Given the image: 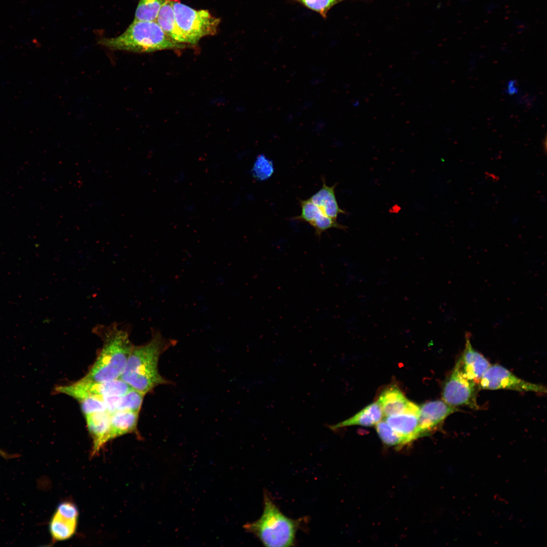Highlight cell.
Listing matches in <instances>:
<instances>
[{
  "instance_id": "cell-2",
  "label": "cell",
  "mask_w": 547,
  "mask_h": 547,
  "mask_svg": "<svg viewBox=\"0 0 547 547\" xmlns=\"http://www.w3.org/2000/svg\"><path fill=\"white\" fill-rule=\"evenodd\" d=\"M93 332L101 338L103 345L93 365L82 379L105 382L119 378L134 345L129 332L116 322L97 325Z\"/></svg>"
},
{
  "instance_id": "cell-15",
  "label": "cell",
  "mask_w": 547,
  "mask_h": 547,
  "mask_svg": "<svg viewBox=\"0 0 547 547\" xmlns=\"http://www.w3.org/2000/svg\"><path fill=\"white\" fill-rule=\"evenodd\" d=\"M418 417L415 414L404 412L386 416L385 421L409 443L422 437Z\"/></svg>"
},
{
  "instance_id": "cell-10",
  "label": "cell",
  "mask_w": 547,
  "mask_h": 547,
  "mask_svg": "<svg viewBox=\"0 0 547 547\" xmlns=\"http://www.w3.org/2000/svg\"><path fill=\"white\" fill-rule=\"evenodd\" d=\"M442 400L426 402L419 406V425L422 437L440 429L446 418L458 411Z\"/></svg>"
},
{
  "instance_id": "cell-7",
  "label": "cell",
  "mask_w": 547,
  "mask_h": 547,
  "mask_svg": "<svg viewBox=\"0 0 547 547\" xmlns=\"http://www.w3.org/2000/svg\"><path fill=\"white\" fill-rule=\"evenodd\" d=\"M132 388L119 378L105 382L81 379L71 384L58 386L55 390L58 393L67 395L79 401L91 397L121 396Z\"/></svg>"
},
{
  "instance_id": "cell-18",
  "label": "cell",
  "mask_w": 547,
  "mask_h": 547,
  "mask_svg": "<svg viewBox=\"0 0 547 547\" xmlns=\"http://www.w3.org/2000/svg\"><path fill=\"white\" fill-rule=\"evenodd\" d=\"M145 395L132 388L121 396H103V400L105 404L106 410L111 414L120 410L139 413Z\"/></svg>"
},
{
  "instance_id": "cell-21",
  "label": "cell",
  "mask_w": 547,
  "mask_h": 547,
  "mask_svg": "<svg viewBox=\"0 0 547 547\" xmlns=\"http://www.w3.org/2000/svg\"><path fill=\"white\" fill-rule=\"evenodd\" d=\"M167 0H139L134 21H155L159 12Z\"/></svg>"
},
{
  "instance_id": "cell-14",
  "label": "cell",
  "mask_w": 547,
  "mask_h": 547,
  "mask_svg": "<svg viewBox=\"0 0 547 547\" xmlns=\"http://www.w3.org/2000/svg\"><path fill=\"white\" fill-rule=\"evenodd\" d=\"M301 209L299 215L293 219L309 223L315 229V235L319 238L324 231L331 228L334 225L333 220L324 215L320 209L309 199L299 200Z\"/></svg>"
},
{
  "instance_id": "cell-23",
  "label": "cell",
  "mask_w": 547,
  "mask_h": 547,
  "mask_svg": "<svg viewBox=\"0 0 547 547\" xmlns=\"http://www.w3.org/2000/svg\"><path fill=\"white\" fill-rule=\"evenodd\" d=\"M304 8L319 14L323 19L327 18L329 11L335 5L346 0H291Z\"/></svg>"
},
{
  "instance_id": "cell-1",
  "label": "cell",
  "mask_w": 547,
  "mask_h": 547,
  "mask_svg": "<svg viewBox=\"0 0 547 547\" xmlns=\"http://www.w3.org/2000/svg\"><path fill=\"white\" fill-rule=\"evenodd\" d=\"M177 342L163 336L159 330L151 329V337L147 342L133 345L119 379L145 395L159 385L174 384L161 375L158 364L161 356Z\"/></svg>"
},
{
  "instance_id": "cell-20",
  "label": "cell",
  "mask_w": 547,
  "mask_h": 547,
  "mask_svg": "<svg viewBox=\"0 0 547 547\" xmlns=\"http://www.w3.org/2000/svg\"><path fill=\"white\" fill-rule=\"evenodd\" d=\"M173 1L167 0L161 8L155 21L164 32L172 40L180 43H186L179 29L173 7Z\"/></svg>"
},
{
  "instance_id": "cell-24",
  "label": "cell",
  "mask_w": 547,
  "mask_h": 547,
  "mask_svg": "<svg viewBox=\"0 0 547 547\" xmlns=\"http://www.w3.org/2000/svg\"><path fill=\"white\" fill-rule=\"evenodd\" d=\"M274 172L272 162L264 154L258 155L251 170L252 176L258 180L264 181L270 178Z\"/></svg>"
},
{
  "instance_id": "cell-12",
  "label": "cell",
  "mask_w": 547,
  "mask_h": 547,
  "mask_svg": "<svg viewBox=\"0 0 547 547\" xmlns=\"http://www.w3.org/2000/svg\"><path fill=\"white\" fill-rule=\"evenodd\" d=\"M456 363L467 378L479 384L483 375L491 365L481 354L473 347L467 333L466 334L464 349Z\"/></svg>"
},
{
  "instance_id": "cell-17",
  "label": "cell",
  "mask_w": 547,
  "mask_h": 547,
  "mask_svg": "<svg viewBox=\"0 0 547 547\" xmlns=\"http://www.w3.org/2000/svg\"><path fill=\"white\" fill-rule=\"evenodd\" d=\"M322 187L309 199L315 204L327 216L337 220L339 214H346V212L341 209L337 203L335 187L336 184L333 186H328L324 178L322 179Z\"/></svg>"
},
{
  "instance_id": "cell-22",
  "label": "cell",
  "mask_w": 547,
  "mask_h": 547,
  "mask_svg": "<svg viewBox=\"0 0 547 547\" xmlns=\"http://www.w3.org/2000/svg\"><path fill=\"white\" fill-rule=\"evenodd\" d=\"M375 428L381 441L386 446L401 447L408 441L392 428L385 420H380L375 425Z\"/></svg>"
},
{
  "instance_id": "cell-9",
  "label": "cell",
  "mask_w": 547,
  "mask_h": 547,
  "mask_svg": "<svg viewBox=\"0 0 547 547\" xmlns=\"http://www.w3.org/2000/svg\"><path fill=\"white\" fill-rule=\"evenodd\" d=\"M79 512L76 504L65 500L57 506L49 522V531L53 543L67 540L75 534Z\"/></svg>"
},
{
  "instance_id": "cell-25",
  "label": "cell",
  "mask_w": 547,
  "mask_h": 547,
  "mask_svg": "<svg viewBox=\"0 0 547 547\" xmlns=\"http://www.w3.org/2000/svg\"><path fill=\"white\" fill-rule=\"evenodd\" d=\"M103 397H91L79 401L83 413L86 415L106 411Z\"/></svg>"
},
{
  "instance_id": "cell-6",
  "label": "cell",
  "mask_w": 547,
  "mask_h": 547,
  "mask_svg": "<svg viewBox=\"0 0 547 547\" xmlns=\"http://www.w3.org/2000/svg\"><path fill=\"white\" fill-rule=\"evenodd\" d=\"M479 384L467 378L456 363L444 382L442 400L447 404L456 407L466 406L477 410V395Z\"/></svg>"
},
{
  "instance_id": "cell-5",
  "label": "cell",
  "mask_w": 547,
  "mask_h": 547,
  "mask_svg": "<svg viewBox=\"0 0 547 547\" xmlns=\"http://www.w3.org/2000/svg\"><path fill=\"white\" fill-rule=\"evenodd\" d=\"M173 7L178 26L186 44L195 45L203 37L216 33L220 19L208 10H194L174 1Z\"/></svg>"
},
{
  "instance_id": "cell-16",
  "label": "cell",
  "mask_w": 547,
  "mask_h": 547,
  "mask_svg": "<svg viewBox=\"0 0 547 547\" xmlns=\"http://www.w3.org/2000/svg\"><path fill=\"white\" fill-rule=\"evenodd\" d=\"M139 413L127 410L116 411L111 413L107 441L133 433L139 437L137 429Z\"/></svg>"
},
{
  "instance_id": "cell-3",
  "label": "cell",
  "mask_w": 547,
  "mask_h": 547,
  "mask_svg": "<svg viewBox=\"0 0 547 547\" xmlns=\"http://www.w3.org/2000/svg\"><path fill=\"white\" fill-rule=\"evenodd\" d=\"M263 511L259 519L243 526L265 546H292L297 531L307 518L293 519L286 516L266 491L263 495Z\"/></svg>"
},
{
  "instance_id": "cell-8",
  "label": "cell",
  "mask_w": 547,
  "mask_h": 547,
  "mask_svg": "<svg viewBox=\"0 0 547 547\" xmlns=\"http://www.w3.org/2000/svg\"><path fill=\"white\" fill-rule=\"evenodd\" d=\"M479 386L480 388L485 389L546 393L545 386L524 380L503 366L496 364L490 365L482 377Z\"/></svg>"
},
{
  "instance_id": "cell-4",
  "label": "cell",
  "mask_w": 547,
  "mask_h": 547,
  "mask_svg": "<svg viewBox=\"0 0 547 547\" xmlns=\"http://www.w3.org/2000/svg\"><path fill=\"white\" fill-rule=\"evenodd\" d=\"M98 43L110 50L134 53H149L184 47L170 38L156 21H133L121 35L102 38Z\"/></svg>"
},
{
  "instance_id": "cell-26",
  "label": "cell",
  "mask_w": 547,
  "mask_h": 547,
  "mask_svg": "<svg viewBox=\"0 0 547 547\" xmlns=\"http://www.w3.org/2000/svg\"><path fill=\"white\" fill-rule=\"evenodd\" d=\"M0 456L6 459L17 457L16 454H11L0 449Z\"/></svg>"
},
{
  "instance_id": "cell-11",
  "label": "cell",
  "mask_w": 547,
  "mask_h": 547,
  "mask_svg": "<svg viewBox=\"0 0 547 547\" xmlns=\"http://www.w3.org/2000/svg\"><path fill=\"white\" fill-rule=\"evenodd\" d=\"M377 401L385 417L404 412L419 415V406L409 401L401 389L395 385L384 388Z\"/></svg>"
},
{
  "instance_id": "cell-19",
  "label": "cell",
  "mask_w": 547,
  "mask_h": 547,
  "mask_svg": "<svg viewBox=\"0 0 547 547\" xmlns=\"http://www.w3.org/2000/svg\"><path fill=\"white\" fill-rule=\"evenodd\" d=\"M383 414L376 401L368 405L352 417L335 424L329 425L332 431L353 425L372 426L381 420Z\"/></svg>"
},
{
  "instance_id": "cell-13",
  "label": "cell",
  "mask_w": 547,
  "mask_h": 547,
  "mask_svg": "<svg viewBox=\"0 0 547 547\" xmlns=\"http://www.w3.org/2000/svg\"><path fill=\"white\" fill-rule=\"evenodd\" d=\"M87 426L92 439L91 455H97L108 442L111 413L108 411L97 412L85 415Z\"/></svg>"
}]
</instances>
